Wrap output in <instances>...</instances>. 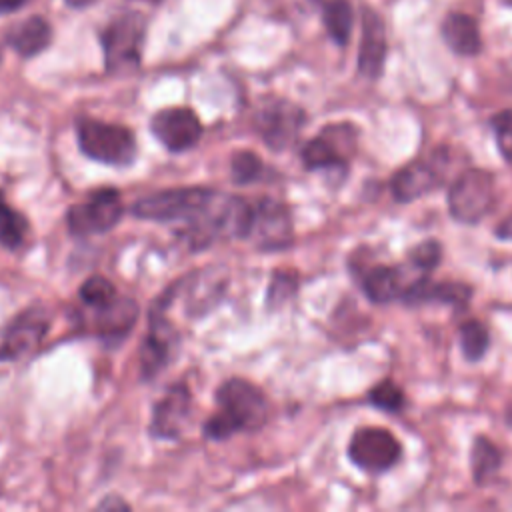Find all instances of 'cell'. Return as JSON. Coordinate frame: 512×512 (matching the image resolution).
Segmentation results:
<instances>
[{
    "label": "cell",
    "mask_w": 512,
    "mask_h": 512,
    "mask_svg": "<svg viewBox=\"0 0 512 512\" xmlns=\"http://www.w3.org/2000/svg\"><path fill=\"white\" fill-rule=\"evenodd\" d=\"M22 4H24V0H0V14L12 12V10H16L18 6H22Z\"/></svg>",
    "instance_id": "cell-33"
},
{
    "label": "cell",
    "mask_w": 512,
    "mask_h": 512,
    "mask_svg": "<svg viewBox=\"0 0 512 512\" xmlns=\"http://www.w3.org/2000/svg\"><path fill=\"white\" fill-rule=\"evenodd\" d=\"M386 58V28L382 18L366 8L362 12V40L358 50V70L370 80H376L382 74Z\"/></svg>",
    "instance_id": "cell-16"
},
{
    "label": "cell",
    "mask_w": 512,
    "mask_h": 512,
    "mask_svg": "<svg viewBox=\"0 0 512 512\" xmlns=\"http://www.w3.org/2000/svg\"><path fill=\"white\" fill-rule=\"evenodd\" d=\"M442 176L436 168V162L430 160H412L406 166H402L390 180V190L396 202L408 204L428 192H432L436 186H440Z\"/></svg>",
    "instance_id": "cell-15"
},
{
    "label": "cell",
    "mask_w": 512,
    "mask_h": 512,
    "mask_svg": "<svg viewBox=\"0 0 512 512\" xmlns=\"http://www.w3.org/2000/svg\"><path fill=\"white\" fill-rule=\"evenodd\" d=\"M124 212L116 188H98L84 202L70 206L68 228L76 236H90L114 228Z\"/></svg>",
    "instance_id": "cell-7"
},
{
    "label": "cell",
    "mask_w": 512,
    "mask_h": 512,
    "mask_svg": "<svg viewBox=\"0 0 512 512\" xmlns=\"http://www.w3.org/2000/svg\"><path fill=\"white\" fill-rule=\"evenodd\" d=\"M490 346V334L480 320H466L460 326V348L468 362H478Z\"/></svg>",
    "instance_id": "cell-24"
},
{
    "label": "cell",
    "mask_w": 512,
    "mask_h": 512,
    "mask_svg": "<svg viewBox=\"0 0 512 512\" xmlns=\"http://www.w3.org/2000/svg\"><path fill=\"white\" fill-rule=\"evenodd\" d=\"M138 318V306L130 298H114L110 304L96 308L94 330L100 336H124Z\"/></svg>",
    "instance_id": "cell-20"
},
{
    "label": "cell",
    "mask_w": 512,
    "mask_h": 512,
    "mask_svg": "<svg viewBox=\"0 0 512 512\" xmlns=\"http://www.w3.org/2000/svg\"><path fill=\"white\" fill-rule=\"evenodd\" d=\"M502 466V452L500 448L486 436H476L470 450V468L472 478L478 486L488 484Z\"/></svg>",
    "instance_id": "cell-22"
},
{
    "label": "cell",
    "mask_w": 512,
    "mask_h": 512,
    "mask_svg": "<svg viewBox=\"0 0 512 512\" xmlns=\"http://www.w3.org/2000/svg\"><path fill=\"white\" fill-rule=\"evenodd\" d=\"M26 232H28L26 218L0 198V244L4 248L14 250L24 242Z\"/></svg>",
    "instance_id": "cell-25"
},
{
    "label": "cell",
    "mask_w": 512,
    "mask_h": 512,
    "mask_svg": "<svg viewBox=\"0 0 512 512\" xmlns=\"http://www.w3.org/2000/svg\"><path fill=\"white\" fill-rule=\"evenodd\" d=\"M218 410L206 420L208 438L222 440L240 430H256L266 422L268 402L264 392L248 380H226L216 392Z\"/></svg>",
    "instance_id": "cell-2"
},
{
    "label": "cell",
    "mask_w": 512,
    "mask_h": 512,
    "mask_svg": "<svg viewBox=\"0 0 512 512\" xmlns=\"http://www.w3.org/2000/svg\"><path fill=\"white\" fill-rule=\"evenodd\" d=\"M472 298V288L464 282H436L426 276L406 284L400 300L406 302L408 306L414 304H426V302H442V304H452L456 308H464L468 300Z\"/></svg>",
    "instance_id": "cell-17"
},
{
    "label": "cell",
    "mask_w": 512,
    "mask_h": 512,
    "mask_svg": "<svg viewBox=\"0 0 512 512\" xmlns=\"http://www.w3.org/2000/svg\"><path fill=\"white\" fill-rule=\"evenodd\" d=\"M52 40V28L42 16H30L20 22L10 34L8 44L24 58H32L42 52Z\"/></svg>",
    "instance_id": "cell-21"
},
{
    "label": "cell",
    "mask_w": 512,
    "mask_h": 512,
    "mask_svg": "<svg viewBox=\"0 0 512 512\" xmlns=\"http://www.w3.org/2000/svg\"><path fill=\"white\" fill-rule=\"evenodd\" d=\"M496 236H498L500 240H512V214L506 216V218L498 224Z\"/></svg>",
    "instance_id": "cell-32"
},
{
    "label": "cell",
    "mask_w": 512,
    "mask_h": 512,
    "mask_svg": "<svg viewBox=\"0 0 512 512\" xmlns=\"http://www.w3.org/2000/svg\"><path fill=\"white\" fill-rule=\"evenodd\" d=\"M178 332L164 316V304L158 300L150 310L148 334L140 350V368L144 378H154L174 356Z\"/></svg>",
    "instance_id": "cell-10"
},
{
    "label": "cell",
    "mask_w": 512,
    "mask_h": 512,
    "mask_svg": "<svg viewBox=\"0 0 512 512\" xmlns=\"http://www.w3.org/2000/svg\"><path fill=\"white\" fill-rule=\"evenodd\" d=\"M360 284H362L366 298L374 304H388V302L400 300V296L406 288L400 268L384 266V264L366 268L360 278Z\"/></svg>",
    "instance_id": "cell-18"
},
{
    "label": "cell",
    "mask_w": 512,
    "mask_h": 512,
    "mask_svg": "<svg viewBox=\"0 0 512 512\" xmlns=\"http://www.w3.org/2000/svg\"><path fill=\"white\" fill-rule=\"evenodd\" d=\"M70 8H76V10H80V8H86V6H90L94 0H64Z\"/></svg>",
    "instance_id": "cell-35"
},
{
    "label": "cell",
    "mask_w": 512,
    "mask_h": 512,
    "mask_svg": "<svg viewBox=\"0 0 512 512\" xmlns=\"http://www.w3.org/2000/svg\"><path fill=\"white\" fill-rule=\"evenodd\" d=\"M408 258H410V262H412L418 270L430 272V270H434V268L440 264L442 246H440L436 240L428 238V240L420 242L418 246H414V248L410 250Z\"/></svg>",
    "instance_id": "cell-30"
},
{
    "label": "cell",
    "mask_w": 512,
    "mask_h": 512,
    "mask_svg": "<svg viewBox=\"0 0 512 512\" xmlns=\"http://www.w3.org/2000/svg\"><path fill=\"white\" fill-rule=\"evenodd\" d=\"M368 400L372 406L384 410V412H392L398 414L404 410L406 406V396L404 390L390 378L380 380L374 388H370L368 392Z\"/></svg>",
    "instance_id": "cell-26"
},
{
    "label": "cell",
    "mask_w": 512,
    "mask_h": 512,
    "mask_svg": "<svg viewBox=\"0 0 512 512\" xmlns=\"http://www.w3.org/2000/svg\"><path fill=\"white\" fill-rule=\"evenodd\" d=\"M490 126L502 158L512 164V110H502L490 118Z\"/></svg>",
    "instance_id": "cell-29"
},
{
    "label": "cell",
    "mask_w": 512,
    "mask_h": 512,
    "mask_svg": "<svg viewBox=\"0 0 512 512\" xmlns=\"http://www.w3.org/2000/svg\"><path fill=\"white\" fill-rule=\"evenodd\" d=\"M230 170H232V180L236 184H248L260 178L262 174V160L258 154L250 150H240L232 156L230 160Z\"/></svg>",
    "instance_id": "cell-28"
},
{
    "label": "cell",
    "mask_w": 512,
    "mask_h": 512,
    "mask_svg": "<svg viewBox=\"0 0 512 512\" xmlns=\"http://www.w3.org/2000/svg\"><path fill=\"white\" fill-rule=\"evenodd\" d=\"M192 394L184 382H176L170 386L164 396L156 402L152 410L150 432L156 438L174 440L184 432V426L190 418Z\"/></svg>",
    "instance_id": "cell-14"
},
{
    "label": "cell",
    "mask_w": 512,
    "mask_h": 512,
    "mask_svg": "<svg viewBox=\"0 0 512 512\" xmlns=\"http://www.w3.org/2000/svg\"><path fill=\"white\" fill-rule=\"evenodd\" d=\"M114 284L104 276H92L80 286V300L90 308H102L116 298Z\"/></svg>",
    "instance_id": "cell-27"
},
{
    "label": "cell",
    "mask_w": 512,
    "mask_h": 512,
    "mask_svg": "<svg viewBox=\"0 0 512 512\" xmlns=\"http://www.w3.org/2000/svg\"><path fill=\"white\" fill-rule=\"evenodd\" d=\"M450 216L460 224H478L484 220L496 202L494 176L482 168H468L456 176L448 188Z\"/></svg>",
    "instance_id": "cell-3"
},
{
    "label": "cell",
    "mask_w": 512,
    "mask_h": 512,
    "mask_svg": "<svg viewBox=\"0 0 512 512\" xmlns=\"http://www.w3.org/2000/svg\"><path fill=\"white\" fill-rule=\"evenodd\" d=\"M442 38L460 56H474L482 48L476 20L462 12H452L442 22Z\"/></svg>",
    "instance_id": "cell-19"
},
{
    "label": "cell",
    "mask_w": 512,
    "mask_h": 512,
    "mask_svg": "<svg viewBox=\"0 0 512 512\" xmlns=\"http://www.w3.org/2000/svg\"><path fill=\"white\" fill-rule=\"evenodd\" d=\"M220 192L202 186H186V188H170L150 196L140 198L132 204V214L142 220L154 222H174L186 220L188 230L186 238L194 248H202L204 230L212 206Z\"/></svg>",
    "instance_id": "cell-1"
},
{
    "label": "cell",
    "mask_w": 512,
    "mask_h": 512,
    "mask_svg": "<svg viewBox=\"0 0 512 512\" xmlns=\"http://www.w3.org/2000/svg\"><path fill=\"white\" fill-rule=\"evenodd\" d=\"M144 28L146 24L140 14H126L104 30L102 48L106 70L110 74H124L138 68Z\"/></svg>",
    "instance_id": "cell-6"
},
{
    "label": "cell",
    "mask_w": 512,
    "mask_h": 512,
    "mask_svg": "<svg viewBox=\"0 0 512 512\" xmlns=\"http://www.w3.org/2000/svg\"><path fill=\"white\" fill-rule=\"evenodd\" d=\"M314 2H318V4H322V6H324V4H326V2H330V0H314Z\"/></svg>",
    "instance_id": "cell-36"
},
{
    "label": "cell",
    "mask_w": 512,
    "mask_h": 512,
    "mask_svg": "<svg viewBox=\"0 0 512 512\" xmlns=\"http://www.w3.org/2000/svg\"><path fill=\"white\" fill-rule=\"evenodd\" d=\"M402 456L396 436L380 426L358 428L348 444V458L366 472L390 470Z\"/></svg>",
    "instance_id": "cell-8"
},
{
    "label": "cell",
    "mask_w": 512,
    "mask_h": 512,
    "mask_svg": "<svg viewBox=\"0 0 512 512\" xmlns=\"http://www.w3.org/2000/svg\"><path fill=\"white\" fill-rule=\"evenodd\" d=\"M304 122V110L288 100L264 102L254 118L256 132L272 150H286L290 144H294Z\"/></svg>",
    "instance_id": "cell-9"
},
{
    "label": "cell",
    "mask_w": 512,
    "mask_h": 512,
    "mask_svg": "<svg viewBox=\"0 0 512 512\" xmlns=\"http://www.w3.org/2000/svg\"><path fill=\"white\" fill-rule=\"evenodd\" d=\"M322 8H324V12H322L324 26H326L330 38L336 44L344 46L352 32V8H350L348 0H330Z\"/></svg>",
    "instance_id": "cell-23"
},
{
    "label": "cell",
    "mask_w": 512,
    "mask_h": 512,
    "mask_svg": "<svg viewBox=\"0 0 512 512\" xmlns=\"http://www.w3.org/2000/svg\"><path fill=\"white\" fill-rule=\"evenodd\" d=\"M100 508H128V504L126 502H122L120 498H116V496H112L110 500H104L102 504H100Z\"/></svg>",
    "instance_id": "cell-34"
},
{
    "label": "cell",
    "mask_w": 512,
    "mask_h": 512,
    "mask_svg": "<svg viewBox=\"0 0 512 512\" xmlns=\"http://www.w3.org/2000/svg\"><path fill=\"white\" fill-rule=\"evenodd\" d=\"M48 326L50 318L38 306L18 314L0 338V360H18L32 354L40 346Z\"/></svg>",
    "instance_id": "cell-12"
},
{
    "label": "cell",
    "mask_w": 512,
    "mask_h": 512,
    "mask_svg": "<svg viewBox=\"0 0 512 512\" xmlns=\"http://www.w3.org/2000/svg\"><path fill=\"white\" fill-rule=\"evenodd\" d=\"M152 134L170 152L192 148L202 136V122L190 108H166L150 120Z\"/></svg>",
    "instance_id": "cell-13"
},
{
    "label": "cell",
    "mask_w": 512,
    "mask_h": 512,
    "mask_svg": "<svg viewBox=\"0 0 512 512\" xmlns=\"http://www.w3.org/2000/svg\"><path fill=\"white\" fill-rule=\"evenodd\" d=\"M248 238H254L262 250H282L290 246L294 238L290 210L274 198L258 200Z\"/></svg>",
    "instance_id": "cell-11"
},
{
    "label": "cell",
    "mask_w": 512,
    "mask_h": 512,
    "mask_svg": "<svg viewBox=\"0 0 512 512\" xmlns=\"http://www.w3.org/2000/svg\"><path fill=\"white\" fill-rule=\"evenodd\" d=\"M356 136V126L348 122L324 126L318 136L302 146L304 166L308 170H344L356 150Z\"/></svg>",
    "instance_id": "cell-5"
},
{
    "label": "cell",
    "mask_w": 512,
    "mask_h": 512,
    "mask_svg": "<svg viewBox=\"0 0 512 512\" xmlns=\"http://www.w3.org/2000/svg\"><path fill=\"white\" fill-rule=\"evenodd\" d=\"M76 136L80 150L96 162L124 166L136 156V138L126 126L96 118H80L76 124Z\"/></svg>",
    "instance_id": "cell-4"
},
{
    "label": "cell",
    "mask_w": 512,
    "mask_h": 512,
    "mask_svg": "<svg viewBox=\"0 0 512 512\" xmlns=\"http://www.w3.org/2000/svg\"><path fill=\"white\" fill-rule=\"evenodd\" d=\"M296 286H298V280L294 274H276L274 284L270 286V298L278 294V300L282 302L286 296L296 292Z\"/></svg>",
    "instance_id": "cell-31"
}]
</instances>
